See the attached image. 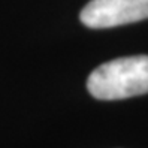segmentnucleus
<instances>
[{"mask_svg": "<svg viewBox=\"0 0 148 148\" xmlns=\"http://www.w3.org/2000/svg\"><path fill=\"white\" fill-rule=\"evenodd\" d=\"M87 88L99 100H120L148 93V56L115 58L94 69Z\"/></svg>", "mask_w": 148, "mask_h": 148, "instance_id": "obj_1", "label": "nucleus"}, {"mask_svg": "<svg viewBox=\"0 0 148 148\" xmlns=\"http://www.w3.org/2000/svg\"><path fill=\"white\" fill-rule=\"evenodd\" d=\"M81 23L90 29H109L148 18V0H91L81 11Z\"/></svg>", "mask_w": 148, "mask_h": 148, "instance_id": "obj_2", "label": "nucleus"}]
</instances>
